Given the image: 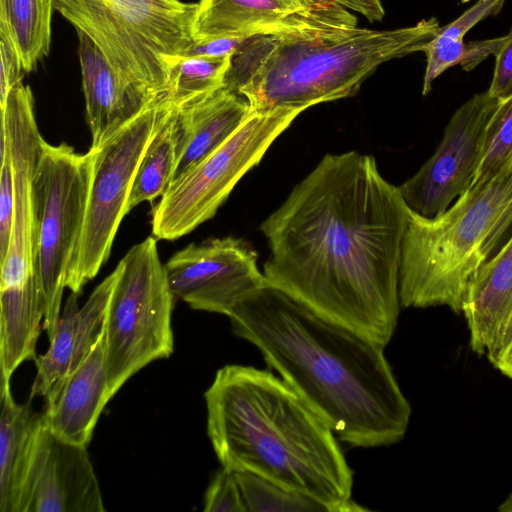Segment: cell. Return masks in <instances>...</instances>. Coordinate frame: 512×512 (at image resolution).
Segmentation results:
<instances>
[{
    "label": "cell",
    "instance_id": "obj_29",
    "mask_svg": "<svg viewBox=\"0 0 512 512\" xmlns=\"http://www.w3.org/2000/svg\"><path fill=\"white\" fill-rule=\"evenodd\" d=\"M14 183L12 165L5 152L0 158V263L6 257L13 222Z\"/></svg>",
    "mask_w": 512,
    "mask_h": 512
},
{
    "label": "cell",
    "instance_id": "obj_34",
    "mask_svg": "<svg viewBox=\"0 0 512 512\" xmlns=\"http://www.w3.org/2000/svg\"><path fill=\"white\" fill-rule=\"evenodd\" d=\"M503 41L504 36H501L494 39L472 41L467 43L465 56L460 66L467 72L471 71L490 55L495 57L498 54Z\"/></svg>",
    "mask_w": 512,
    "mask_h": 512
},
{
    "label": "cell",
    "instance_id": "obj_15",
    "mask_svg": "<svg viewBox=\"0 0 512 512\" xmlns=\"http://www.w3.org/2000/svg\"><path fill=\"white\" fill-rule=\"evenodd\" d=\"M104 510L87 446L58 437L50 430L45 419L37 438L18 512Z\"/></svg>",
    "mask_w": 512,
    "mask_h": 512
},
{
    "label": "cell",
    "instance_id": "obj_19",
    "mask_svg": "<svg viewBox=\"0 0 512 512\" xmlns=\"http://www.w3.org/2000/svg\"><path fill=\"white\" fill-rule=\"evenodd\" d=\"M250 112L249 101L225 87L177 108L172 182L224 143Z\"/></svg>",
    "mask_w": 512,
    "mask_h": 512
},
{
    "label": "cell",
    "instance_id": "obj_2",
    "mask_svg": "<svg viewBox=\"0 0 512 512\" xmlns=\"http://www.w3.org/2000/svg\"><path fill=\"white\" fill-rule=\"evenodd\" d=\"M229 319L234 334L261 352L340 442L377 448L403 439L411 406L384 346L267 283L248 293Z\"/></svg>",
    "mask_w": 512,
    "mask_h": 512
},
{
    "label": "cell",
    "instance_id": "obj_4",
    "mask_svg": "<svg viewBox=\"0 0 512 512\" xmlns=\"http://www.w3.org/2000/svg\"><path fill=\"white\" fill-rule=\"evenodd\" d=\"M435 17L393 30L258 35L231 56L223 87L243 95L251 110H306L355 95L378 66L422 47L436 34Z\"/></svg>",
    "mask_w": 512,
    "mask_h": 512
},
{
    "label": "cell",
    "instance_id": "obj_3",
    "mask_svg": "<svg viewBox=\"0 0 512 512\" xmlns=\"http://www.w3.org/2000/svg\"><path fill=\"white\" fill-rule=\"evenodd\" d=\"M204 398L207 434L223 467L278 482L329 512L366 510L352 500L353 470L339 439L279 375L225 365Z\"/></svg>",
    "mask_w": 512,
    "mask_h": 512
},
{
    "label": "cell",
    "instance_id": "obj_35",
    "mask_svg": "<svg viewBox=\"0 0 512 512\" xmlns=\"http://www.w3.org/2000/svg\"><path fill=\"white\" fill-rule=\"evenodd\" d=\"M348 10H353L366 17L370 22L381 21L385 15L380 0H335Z\"/></svg>",
    "mask_w": 512,
    "mask_h": 512
},
{
    "label": "cell",
    "instance_id": "obj_12",
    "mask_svg": "<svg viewBox=\"0 0 512 512\" xmlns=\"http://www.w3.org/2000/svg\"><path fill=\"white\" fill-rule=\"evenodd\" d=\"M498 102L499 98L485 91L473 95L453 113L432 156L398 186L411 211L426 218L436 217L469 189L485 128Z\"/></svg>",
    "mask_w": 512,
    "mask_h": 512
},
{
    "label": "cell",
    "instance_id": "obj_30",
    "mask_svg": "<svg viewBox=\"0 0 512 512\" xmlns=\"http://www.w3.org/2000/svg\"><path fill=\"white\" fill-rule=\"evenodd\" d=\"M0 58V107H2L10 90L22 80L21 71L23 70L16 47L2 29H0Z\"/></svg>",
    "mask_w": 512,
    "mask_h": 512
},
{
    "label": "cell",
    "instance_id": "obj_5",
    "mask_svg": "<svg viewBox=\"0 0 512 512\" xmlns=\"http://www.w3.org/2000/svg\"><path fill=\"white\" fill-rule=\"evenodd\" d=\"M512 225V155L484 184L468 189L441 215L409 209L402 243L403 308L445 306L461 314L473 277Z\"/></svg>",
    "mask_w": 512,
    "mask_h": 512
},
{
    "label": "cell",
    "instance_id": "obj_13",
    "mask_svg": "<svg viewBox=\"0 0 512 512\" xmlns=\"http://www.w3.org/2000/svg\"><path fill=\"white\" fill-rule=\"evenodd\" d=\"M164 266L175 299L192 309L227 317L248 293L265 283L254 248L231 236L191 243Z\"/></svg>",
    "mask_w": 512,
    "mask_h": 512
},
{
    "label": "cell",
    "instance_id": "obj_32",
    "mask_svg": "<svg viewBox=\"0 0 512 512\" xmlns=\"http://www.w3.org/2000/svg\"><path fill=\"white\" fill-rule=\"evenodd\" d=\"M485 355L497 370L512 379V310Z\"/></svg>",
    "mask_w": 512,
    "mask_h": 512
},
{
    "label": "cell",
    "instance_id": "obj_9",
    "mask_svg": "<svg viewBox=\"0 0 512 512\" xmlns=\"http://www.w3.org/2000/svg\"><path fill=\"white\" fill-rule=\"evenodd\" d=\"M91 155L66 144L45 143L34 177L36 275L51 339L60 314L66 274L86 212Z\"/></svg>",
    "mask_w": 512,
    "mask_h": 512
},
{
    "label": "cell",
    "instance_id": "obj_25",
    "mask_svg": "<svg viewBox=\"0 0 512 512\" xmlns=\"http://www.w3.org/2000/svg\"><path fill=\"white\" fill-rule=\"evenodd\" d=\"M230 61L231 56L173 58L169 64L167 100L181 108L222 88Z\"/></svg>",
    "mask_w": 512,
    "mask_h": 512
},
{
    "label": "cell",
    "instance_id": "obj_22",
    "mask_svg": "<svg viewBox=\"0 0 512 512\" xmlns=\"http://www.w3.org/2000/svg\"><path fill=\"white\" fill-rule=\"evenodd\" d=\"M55 6L56 0H0V29L11 38L25 72L49 54Z\"/></svg>",
    "mask_w": 512,
    "mask_h": 512
},
{
    "label": "cell",
    "instance_id": "obj_18",
    "mask_svg": "<svg viewBox=\"0 0 512 512\" xmlns=\"http://www.w3.org/2000/svg\"><path fill=\"white\" fill-rule=\"evenodd\" d=\"M77 35L91 147H98L153 103L146 102L123 81L85 33L77 31Z\"/></svg>",
    "mask_w": 512,
    "mask_h": 512
},
{
    "label": "cell",
    "instance_id": "obj_10",
    "mask_svg": "<svg viewBox=\"0 0 512 512\" xmlns=\"http://www.w3.org/2000/svg\"><path fill=\"white\" fill-rule=\"evenodd\" d=\"M171 105L166 98L154 102L106 142L90 148L84 224L65 281L71 292L80 294L108 260L138 164Z\"/></svg>",
    "mask_w": 512,
    "mask_h": 512
},
{
    "label": "cell",
    "instance_id": "obj_1",
    "mask_svg": "<svg viewBox=\"0 0 512 512\" xmlns=\"http://www.w3.org/2000/svg\"><path fill=\"white\" fill-rule=\"evenodd\" d=\"M408 220L373 156L326 154L260 225L265 283L385 347L401 309Z\"/></svg>",
    "mask_w": 512,
    "mask_h": 512
},
{
    "label": "cell",
    "instance_id": "obj_17",
    "mask_svg": "<svg viewBox=\"0 0 512 512\" xmlns=\"http://www.w3.org/2000/svg\"><path fill=\"white\" fill-rule=\"evenodd\" d=\"M110 399L104 331L84 361L45 399L46 423L58 437L87 446Z\"/></svg>",
    "mask_w": 512,
    "mask_h": 512
},
{
    "label": "cell",
    "instance_id": "obj_16",
    "mask_svg": "<svg viewBox=\"0 0 512 512\" xmlns=\"http://www.w3.org/2000/svg\"><path fill=\"white\" fill-rule=\"evenodd\" d=\"M118 271L115 268L90 294L82 307L71 292L60 314L47 351L36 358L37 373L30 398L49 397L95 347L105 331L107 311Z\"/></svg>",
    "mask_w": 512,
    "mask_h": 512
},
{
    "label": "cell",
    "instance_id": "obj_20",
    "mask_svg": "<svg viewBox=\"0 0 512 512\" xmlns=\"http://www.w3.org/2000/svg\"><path fill=\"white\" fill-rule=\"evenodd\" d=\"M512 310V235L477 271L467 289L464 315L470 347L485 355Z\"/></svg>",
    "mask_w": 512,
    "mask_h": 512
},
{
    "label": "cell",
    "instance_id": "obj_6",
    "mask_svg": "<svg viewBox=\"0 0 512 512\" xmlns=\"http://www.w3.org/2000/svg\"><path fill=\"white\" fill-rule=\"evenodd\" d=\"M123 81L148 103L167 98L169 64L195 42L197 3L180 0H56Z\"/></svg>",
    "mask_w": 512,
    "mask_h": 512
},
{
    "label": "cell",
    "instance_id": "obj_23",
    "mask_svg": "<svg viewBox=\"0 0 512 512\" xmlns=\"http://www.w3.org/2000/svg\"><path fill=\"white\" fill-rule=\"evenodd\" d=\"M172 104L148 143L135 172L126 205V215L142 202L162 197L172 182L176 164L175 123Z\"/></svg>",
    "mask_w": 512,
    "mask_h": 512
},
{
    "label": "cell",
    "instance_id": "obj_36",
    "mask_svg": "<svg viewBox=\"0 0 512 512\" xmlns=\"http://www.w3.org/2000/svg\"><path fill=\"white\" fill-rule=\"evenodd\" d=\"M498 510L501 512H512V492L499 505Z\"/></svg>",
    "mask_w": 512,
    "mask_h": 512
},
{
    "label": "cell",
    "instance_id": "obj_24",
    "mask_svg": "<svg viewBox=\"0 0 512 512\" xmlns=\"http://www.w3.org/2000/svg\"><path fill=\"white\" fill-rule=\"evenodd\" d=\"M469 0H462L468 2ZM505 0H478L451 23L440 26L436 34L422 47L426 55L422 95H427L437 77L447 69L460 65L464 59V37L476 24L489 16L497 15Z\"/></svg>",
    "mask_w": 512,
    "mask_h": 512
},
{
    "label": "cell",
    "instance_id": "obj_27",
    "mask_svg": "<svg viewBox=\"0 0 512 512\" xmlns=\"http://www.w3.org/2000/svg\"><path fill=\"white\" fill-rule=\"evenodd\" d=\"M512 155V94L499 99L484 133L478 167L469 187L494 177Z\"/></svg>",
    "mask_w": 512,
    "mask_h": 512
},
{
    "label": "cell",
    "instance_id": "obj_7",
    "mask_svg": "<svg viewBox=\"0 0 512 512\" xmlns=\"http://www.w3.org/2000/svg\"><path fill=\"white\" fill-rule=\"evenodd\" d=\"M116 269L105 325L111 398L131 376L174 350L171 315L175 297L157 239L149 236L135 244Z\"/></svg>",
    "mask_w": 512,
    "mask_h": 512
},
{
    "label": "cell",
    "instance_id": "obj_33",
    "mask_svg": "<svg viewBox=\"0 0 512 512\" xmlns=\"http://www.w3.org/2000/svg\"><path fill=\"white\" fill-rule=\"evenodd\" d=\"M247 39L248 37H233L197 41L188 48L184 55L205 57L232 56Z\"/></svg>",
    "mask_w": 512,
    "mask_h": 512
},
{
    "label": "cell",
    "instance_id": "obj_11",
    "mask_svg": "<svg viewBox=\"0 0 512 512\" xmlns=\"http://www.w3.org/2000/svg\"><path fill=\"white\" fill-rule=\"evenodd\" d=\"M45 143L36 123L32 91L21 80L0 107V158L8 154L14 183L13 222L8 251L0 263V291L39 292L34 177Z\"/></svg>",
    "mask_w": 512,
    "mask_h": 512
},
{
    "label": "cell",
    "instance_id": "obj_26",
    "mask_svg": "<svg viewBox=\"0 0 512 512\" xmlns=\"http://www.w3.org/2000/svg\"><path fill=\"white\" fill-rule=\"evenodd\" d=\"M246 512H329L317 500L260 476L235 471Z\"/></svg>",
    "mask_w": 512,
    "mask_h": 512
},
{
    "label": "cell",
    "instance_id": "obj_8",
    "mask_svg": "<svg viewBox=\"0 0 512 512\" xmlns=\"http://www.w3.org/2000/svg\"><path fill=\"white\" fill-rule=\"evenodd\" d=\"M301 112L295 108L251 110L224 143L171 182L153 208V236L176 240L213 218L240 179L259 164Z\"/></svg>",
    "mask_w": 512,
    "mask_h": 512
},
{
    "label": "cell",
    "instance_id": "obj_31",
    "mask_svg": "<svg viewBox=\"0 0 512 512\" xmlns=\"http://www.w3.org/2000/svg\"><path fill=\"white\" fill-rule=\"evenodd\" d=\"M487 91L499 99L512 94V26L495 56L493 76Z\"/></svg>",
    "mask_w": 512,
    "mask_h": 512
},
{
    "label": "cell",
    "instance_id": "obj_14",
    "mask_svg": "<svg viewBox=\"0 0 512 512\" xmlns=\"http://www.w3.org/2000/svg\"><path fill=\"white\" fill-rule=\"evenodd\" d=\"M356 27L357 18L335 0H200L192 36L197 42Z\"/></svg>",
    "mask_w": 512,
    "mask_h": 512
},
{
    "label": "cell",
    "instance_id": "obj_28",
    "mask_svg": "<svg viewBox=\"0 0 512 512\" xmlns=\"http://www.w3.org/2000/svg\"><path fill=\"white\" fill-rule=\"evenodd\" d=\"M206 512H246L235 471L223 467L212 478L205 496Z\"/></svg>",
    "mask_w": 512,
    "mask_h": 512
},
{
    "label": "cell",
    "instance_id": "obj_21",
    "mask_svg": "<svg viewBox=\"0 0 512 512\" xmlns=\"http://www.w3.org/2000/svg\"><path fill=\"white\" fill-rule=\"evenodd\" d=\"M0 390V511L18 512L45 415L32 408L31 399L17 403L10 382H1Z\"/></svg>",
    "mask_w": 512,
    "mask_h": 512
}]
</instances>
